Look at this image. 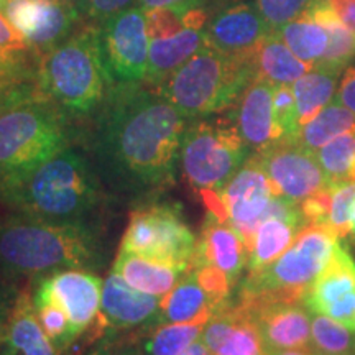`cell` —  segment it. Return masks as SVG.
<instances>
[{"label": "cell", "instance_id": "cell-2", "mask_svg": "<svg viewBox=\"0 0 355 355\" xmlns=\"http://www.w3.org/2000/svg\"><path fill=\"white\" fill-rule=\"evenodd\" d=\"M99 235L91 222L44 220L15 212L0 219V275L6 279L99 268Z\"/></svg>", "mask_w": 355, "mask_h": 355}, {"label": "cell", "instance_id": "cell-28", "mask_svg": "<svg viewBox=\"0 0 355 355\" xmlns=\"http://www.w3.org/2000/svg\"><path fill=\"white\" fill-rule=\"evenodd\" d=\"M277 32L283 42L288 44V48L309 66L321 63L327 46H329L327 30L314 19V15L308 8Z\"/></svg>", "mask_w": 355, "mask_h": 355}, {"label": "cell", "instance_id": "cell-30", "mask_svg": "<svg viewBox=\"0 0 355 355\" xmlns=\"http://www.w3.org/2000/svg\"><path fill=\"white\" fill-rule=\"evenodd\" d=\"M352 130H355V114L334 97L313 121L300 128L296 141L316 153L336 137Z\"/></svg>", "mask_w": 355, "mask_h": 355}, {"label": "cell", "instance_id": "cell-41", "mask_svg": "<svg viewBox=\"0 0 355 355\" xmlns=\"http://www.w3.org/2000/svg\"><path fill=\"white\" fill-rule=\"evenodd\" d=\"M74 2L83 19L101 24L115 13L132 7L135 0H74Z\"/></svg>", "mask_w": 355, "mask_h": 355}, {"label": "cell", "instance_id": "cell-4", "mask_svg": "<svg viewBox=\"0 0 355 355\" xmlns=\"http://www.w3.org/2000/svg\"><path fill=\"white\" fill-rule=\"evenodd\" d=\"M255 78L254 58L232 56L204 44L155 91L194 121L232 107Z\"/></svg>", "mask_w": 355, "mask_h": 355}, {"label": "cell", "instance_id": "cell-27", "mask_svg": "<svg viewBox=\"0 0 355 355\" xmlns=\"http://www.w3.org/2000/svg\"><path fill=\"white\" fill-rule=\"evenodd\" d=\"M303 229V225L282 217H266L257 229L254 242L248 248V273L260 272L279 259L293 245Z\"/></svg>", "mask_w": 355, "mask_h": 355}, {"label": "cell", "instance_id": "cell-14", "mask_svg": "<svg viewBox=\"0 0 355 355\" xmlns=\"http://www.w3.org/2000/svg\"><path fill=\"white\" fill-rule=\"evenodd\" d=\"M303 303L313 314H322L355 331V261L347 248H336L329 263L304 293Z\"/></svg>", "mask_w": 355, "mask_h": 355}, {"label": "cell", "instance_id": "cell-37", "mask_svg": "<svg viewBox=\"0 0 355 355\" xmlns=\"http://www.w3.org/2000/svg\"><path fill=\"white\" fill-rule=\"evenodd\" d=\"M48 99L37 78H0V114L26 102Z\"/></svg>", "mask_w": 355, "mask_h": 355}, {"label": "cell", "instance_id": "cell-42", "mask_svg": "<svg viewBox=\"0 0 355 355\" xmlns=\"http://www.w3.org/2000/svg\"><path fill=\"white\" fill-rule=\"evenodd\" d=\"M331 204V186L327 189L319 191L300 204L301 214H303L306 224H316L326 227L327 216H329Z\"/></svg>", "mask_w": 355, "mask_h": 355}, {"label": "cell", "instance_id": "cell-52", "mask_svg": "<svg viewBox=\"0 0 355 355\" xmlns=\"http://www.w3.org/2000/svg\"><path fill=\"white\" fill-rule=\"evenodd\" d=\"M115 355H140V354H139V352H135V350H125V352L115 354Z\"/></svg>", "mask_w": 355, "mask_h": 355}, {"label": "cell", "instance_id": "cell-47", "mask_svg": "<svg viewBox=\"0 0 355 355\" xmlns=\"http://www.w3.org/2000/svg\"><path fill=\"white\" fill-rule=\"evenodd\" d=\"M340 20L355 33V0H329Z\"/></svg>", "mask_w": 355, "mask_h": 355}, {"label": "cell", "instance_id": "cell-25", "mask_svg": "<svg viewBox=\"0 0 355 355\" xmlns=\"http://www.w3.org/2000/svg\"><path fill=\"white\" fill-rule=\"evenodd\" d=\"M216 306L202 286L199 285L194 273L186 272L183 279L163 296L159 316L157 321L165 322H196L209 321Z\"/></svg>", "mask_w": 355, "mask_h": 355}, {"label": "cell", "instance_id": "cell-34", "mask_svg": "<svg viewBox=\"0 0 355 355\" xmlns=\"http://www.w3.org/2000/svg\"><path fill=\"white\" fill-rule=\"evenodd\" d=\"M311 347L318 355H355V331L322 314H313Z\"/></svg>", "mask_w": 355, "mask_h": 355}, {"label": "cell", "instance_id": "cell-18", "mask_svg": "<svg viewBox=\"0 0 355 355\" xmlns=\"http://www.w3.org/2000/svg\"><path fill=\"white\" fill-rule=\"evenodd\" d=\"M273 91L272 83L255 78L237 101L232 114L239 133L252 153L263 152L285 140L275 117Z\"/></svg>", "mask_w": 355, "mask_h": 355}, {"label": "cell", "instance_id": "cell-1", "mask_svg": "<svg viewBox=\"0 0 355 355\" xmlns=\"http://www.w3.org/2000/svg\"><path fill=\"white\" fill-rule=\"evenodd\" d=\"M188 119L152 87L114 86L99 109L94 144L102 183L132 201H152L176 183Z\"/></svg>", "mask_w": 355, "mask_h": 355}, {"label": "cell", "instance_id": "cell-51", "mask_svg": "<svg viewBox=\"0 0 355 355\" xmlns=\"http://www.w3.org/2000/svg\"><path fill=\"white\" fill-rule=\"evenodd\" d=\"M86 355H110V347L107 344H101L99 347L91 350V352H87Z\"/></svg>", "mask_w": 355, "mask_h": 355}, {"label": "cell", "instance_id": "cell-9", "mask_svg": "<svg viewBox=\"0 0 355 355\" xmlns=\"http://www.w3.org/2000/svg\"><path fill=\"white\" fill-rule=\"evenodd\" d=\"M196 235L178 204L145 201L132 211L121 250L173 265L189 272Z\"/></svg>", "mask_w": 355, "mask_h": 355}, {"label": "cell", "instance_id": "cell-8", "mask_svg": "<svg viewBox=\"0 0 355 355\" xmlns=\"http://www.w3.org/2000/svg\"><path fill=\"white\" fill-rule=\"evenodd\" d=\"M252 152L232 117L194 119L184 128L180 166L184 183L196 193H219Z\"/></svg>", "mask_w": 355, "mask_h": 355}, {"label": "cell", "instance_id": "cell-3", "mask_svg": "<svg viewBox=\"0 0 355 355\" xmlns=\"http://www.w3.org/2000/svg\"><path fill=\"white\" fill-rule=\"evenodd\" d=\"M102 180L83 155L66 148L28 175L0 181V202L44 220H87L105 201Z\"/></svg>", "mask_w": 355, "mask_h": 355}, {"label": "cell", "instance_id": "cell-31", "mask_svg": "<svg viewBox=\"0 0 355 355\" xmlns=\"http://www.w3.org/2000/svg\"><path fill=\"white\" fill-rule=\"evenodd\" d=\"M32 296L37 318L42 324L44 334L48 336V339L51 340L55 349L61 355V352H64L66 349H69L71 345L76 343V337L71 331L68 314L50 293L44 291L43 288L33 285Z\"/></svg>", "mask_w": 355, "mask_h": 355}, {"label": "cell", "instance_id": "cell-23", "mask_svg": "<svg viewBox=\"0 0 355 355\" xmlns=\"http://www.w3.org/2000/svg\"><path fill=\"white\" fill-rule=\"evenodd\" d=\"M117 272L128 285L155 296H166L183 277V270L146 257L119 250L114 263Z\"/></svg>", "mask_w": 355, "mask_h": 355}, {"label": "cell", "instance_id": "cell-29", "mask_svg": "<svg viewBox=\"0 0 355 355\" xmlns=\"http://www.w3.org/2000/svg\"><path fill=\"white\" fill-rule=\"evenodd\" d=\"M308 10L329 35V46L319 64L345 69L355 58V33L340 20L329 0H313Z\"/></svg>", "mask_w": 355, "mask_h": 355}, {"label": "cell", "instance_id": "cell-45", "mask_svg": "<svg viewBox=\"0 0 355 355\" xmlns=\"http://www.w3.org/2000/svg\"><path fill=\"white\" fill-rule=\"evenodd\" d=\"M204 0H139L141 8H176V10H189L201 7Z\"/></svg>", "mask_w": 355, "mask_h": 355}, {"label": "cell", "instance_id": "cell-12", "mask_svg": "<svg viewBox=\"0 0 355 355\" xmlns=\"http://www.w3.org/2000/svg\"><path fill=\"white\" fill-rule=\"evenodd\" d=\"M279 196L301 204L319 191L332 186L319 165L316 153L298 141L283 140L263 152L254 153Z\"/></svg>", "mask_w": 355, "mask_h": 355}, {"label": "cell", "instance_id": "cell-16", "mask_svg": "<svg viewBox=\"0 0 355 355\" xmlns=\"http://www.w3.org/2000/svg\"><path fill=\"white\" fill-rule=\"evenodd\" d=\"M272 30L254 3H234L220 10L206 26V44L232 56L254 58Z\"/></svg>", "mask_w": 355, "mask_h": 355}, {"label": "cell", "instance_id": "cell-39", "mask_svg": "<svg viewBox=\"0 0 355 355\" xmlns=\"http://www.w3.org/2000/svg\"><path fill=\"white\" fill-rule=\"evenodd\" d=\"M313 0H255L270 30H279L290 24L296 17H300L308 8Z\"/></svg>", "mask_w": 355, "mask_h": 355}, {"label": "cell", "instance_id": "cell-13", "mask_svg": "<svg viewBox=\"0 0 355 355\" xmlns=\"http://www.w3.org/2000/svg\"><path fill=\"white\" fill-rule=\"evenodd\" d=\"M0 10L43 53L68 38L81 17L74 0H0Z\"/></svg>", "mask_w": 355, "mask_h": 355}, {"label": "cell", "instance_id": "cell-15", "mask_svg": "<svg viewBox=\"0 0 355 355\" xmlns=\"http://www.w3.org/2000/svg\"><path fill=\"white\" fill-rule=\"evenodd\" d=\"M33 285L50 293L69 318L76 340L81 337L101 311L102 282L89 270H60L37 278Z\"/></svg>", "mask_w": 355, "mask_h": 355}, {"label": "cell", "instance_id": "cell-21", "mask_svg": "<svg viewBox=\"0 0 355 355\" xmlns=\"http://www.w3.org/2000/svg\"><path fill=\"white\" fill-rule=\"evenodd\" d=\"M247 261L248 250L241 234L227 220H222L207 211L201 235L196 241L191 268L201 265L216 266L227 275L229 282L235 286L247 268Z\"/></svg>", "mask_w": 355, "mask_h": 355}, {"label": "cell", "instance_id": "cell-32", "mask_svg": "<svg viewBox=\"0 0 355 355\" xmlns=\"http://www.w3.org/2000/svg\"><path fill=\"white\" fill-rule=\"evenodd\" d=\"M207 321L165 322L145 340V355H181L202 336Z\"/></svg>", "mask_w": 355, "mask_h": 355}, {"label": "cell", "instance_id": "cell-35", "mask_svg": "<svg viewBox=\"0 0 355 355\" xmlns=\"http://www.w3.org/2000/svg\"><path fill=\"white\" fill-rule=\"evenodd\" d=\"M214 355H266L259 324L255 322L254 316L247 308H243L242 318L232 327V331L229 332V336L225 337Z\"/></svg>", "mask_w": 355, "mask_h": 355}, {"label": "cell", "instance_id": "cell-26", "mask_svg": "<svg viewBox=\"0 0 355 355\" xmlns=\"http://www.w3.org/2000/svg\"><path fill=\"white\" fill-rule=\"evenodd\" d=\"M344 69L331 66H313L304 76L293 83L296 109H298L300 127L313 121L321 110L336 97L337 83L340 81Z\"/></svg>", "mask_w": 355, "mask_h": 355}, {"label": "cell", "instance_id": "cell-5", "mask_svg": "<svg viewBox=\"0 0 355 355\" xmlns=\"http://www.w3.org/2000/svg\"><path fill=\"white\" fill-rule=\"evenodd\" d=\"M37 81L43 94L66 114L86 117L99 110L114 84L102 63L96 26L69 35L44 51Z\"/></svg>", "mask_w": 355, "mask_h": 355}, {"label": "cell", "instance_id": "cell-44", "mask_svg": "<svg viewBox=\"0 0 355 355\" xmlns=\"http://www.w3.org/2000/svg\"><path fill=\"white\" fill-rule=\"evenodd\" d=\"M17 295L19 293H15V288L12 285H8L7 282H0V337H2L3 327H6L7 318L10 314L12 304L15 301Z\"/></svg>", "mask_w": 355, "mask_h": 355}, {"label": "cell", "instance_id": "cell-19", "mask_svg": "<svg viewBox=\"0 0 355 355\" xmlns=\"http://www.w3.org/2000/svg\"><path fill=\"white\" fill-rule=\"evenodd\" d=\"M162 296L148 295L128 285L117 272H110L102 285L101 322L114 331H127L158 319Z\"/></svg>", "mask_w": 355, "mask_h": 355}, {"label": "cell", "instance_id": "cell-10", "mask_svg": "<svg viewBox=\"0 0 355 355\" xmlns=\"http://www.w3.org/2000/svg\"><path fill=\"white\" fill-rule=\"evenodd\" d=\"M96 28L102 63L114 86L144 83L150 50L145 8L128 7L101 21Z\"/></svg>", "mask_w": 355, "mask_h": 355}, {"label": "cell", "instance_id": "cell-48", "mask_svg": "<svg viewBox=\"0 0 355 355\" xmlns=\"http://www.w3.org/2000/svg\"><path fill=\"white\" fill-rule=\"evenodd\" d=\"M181 355H212V352L209 350V347L204 344V340L201 339V337H199L196 343L191 344L189 347L186 349Z\"/></svg>", "mask_w": 355, "mask_h": 355}, {"label": "cell", "instance_id": "cell-17", "mask_svg": "<svg viewBox=\"0 0 355 355\" xmlns=\"http://www.w3.org/2000/svg\"><path fill=\"white\" fill-rule=\"evenodd\" d=\"M207 13L202 7L188 10V20L180 32L168 37L150 38L148 69H146V87H158L168 76L183 66L206 44Z\"/></svg>", "mask_w": 355, "mask_h": 355}, {"label": "cell", "instance_id": "cell-33", "mask_svg": "<svg viewBox=\"0 0 355 355\" xmlns=\"http://www.w3.org/2000/svg\"><path fill=\"white\" fill-rule=\"evenodd\" d=\"M319 165L331 183H355V130L336 137L316 152Z\"/></svg>", "mask_w": 355, "mask_h": 355}, {"label": "cell", "instance_id": "cell-20", "mask_svg": "<svg viewBox=\"0 0 355 355\" xmlns=\"http://www.w3.org/2000/svg\"><path fill=\"white\" fill-rule=\"evenodd\" d=\"M248 311L259 324L266 355L278 350L311 347L313 313L303 301H277Z\"/></svg>", "mask_w": 355, "mask_h": 355}, {"label": "cell", "instance_id": "cell-7", "mask_svg": "<svg viewBox=\"0 0 355 355\" xmlns=\"http://www.w3.org/2000/svg\"><path fill=\"white\" fill-rule=\"evenodd\" d=\"M69 145L64 110L50 99L0 114V181L28 175Z\"/></svg>", "mask_w": 355, "mask_h": 355}, {"label": "cell", "instance_id": "cell-38", "mask_svg": "<svg viewBox=\"0 0 355 355\" xmlns=\"http://www.w3.org/2000/svg\"><path fill=\"white\" fill-rule=\"evenodd\" d=\"M273 109L275 117L279 128H282L285 140L296 141L300 133V122H298V109H296L295 92L291 86H275L273 91Z\"/></svg>", "mask_w": 355, "mask_h": 355}, {"label": "cell", "instance_id": "cell-46", "mask_svg": "<svg viewBox=\"0 0 355 355\" xmlns=\"http://www.w3.org/2000/svg\"><path fill=\"white\" fill-rule=\"evenodd\" d=\"M0 78H32L26 71L24 60H15L0 53Z\"/></svg>", "mask_w": 355, "mask_h": 355}, {"label": "cell", "instance_id": "cell-11", "mask_svg": "<svg viewBox=\"0 0 355 355\" xmlns=\"http://www.w3.org/2000/svg\"><path fill=\"white\" fill-rule=\"evenodd\" d=\"M279 196L263 166L254 153L217 193L222 219L241 234L247 250L254 242L259 225L268 217L273 199Z\"/></svg>", "mask_w": 355, "mask_h": 355}, {"label": "cell", "instance_id": "cell-49", "mask_svg": "<svg viewBox=\"0 0 355 355\" xmlns=\"http://www.w3.org/2000/svg\"><path fill=\"white\" fill-rule=\"evenodd\" d=\"M268 355H318L316 350L313 347H303V349H286L278 350V352H272Z\"/></svg>", "mask_w": 355, "mask_h": 355}, {"label": "cell", "instance_id": "cell-24", "mask_svg": "<svg viewBox=\"0 0 355 355\" xmlns=\"http://www.w3.org/2000/svg\"><path fill=\"white\" fill-rule=\"evenodd\" d=\"M254 63L257 78L265 79L273 86H291L313 68L288 48L277 30H272L259 44L254 55Z\"/></svg>", "mask_w": 355, "mask_h": 355}, {"label": "cell", "instance_id": "cell-36", "mask_svg": "<svg viewBox=\"0 0 355 355\" xmlns=\"http://www.w3.org/2000/svg\"><path fill=\"white\" fill-rule=\"evenodd\" d=\"M354 198V181H344V183H334L331 186V204L326 227L340 241L349 237V209Z\"/></svg>", "mask_w": 355, "mask_h": 355}, {"label": "cell", "instance_id": "cell-6", "mask_svg": "<svg viewBox=\"0 0 355 355\" xmlns=\"http://www.w3.org/2000/svg\"><path fill=\"white\" fill-rule=\"evenodd\" d=\"M339 241L324 225H306L279 259L260 272L247 275L239 288L237 303L254 309L277 301H303L311 283L340 245Z\"/></svg>", "mask_w": 355, "mask_h": 355}, {"label": "cell", "instance_id": "cell-43", "mask_svg": "<svg viewBox=\"0 0 355 355\" xmlns=\"http://www.w3.org/2000/svg\"><path fill=\"white\" fill-rule=\"evenodd\" d=\"M336 99L355 114V66H347L340 76Z\"/></svg>", "mask_w": 355, "mask_h": 355}, {"label": "cell", "instance_id": "cell-40", "mask_svg": "<svg viewBox=\"0 0 355 355\" xmlns=\"http://www.w3.org/2000/svg\"><path fill=\"white\" fill-rule=\"evenodd\" d=\"M33 50L25 35L13 26L6 13L0 10V53L15 60H24L26 51Z\"/></svg>", "mask_w": 355, "mask_h": 355}, {"label": "cell", "instance_id": "cell-22", "mask_svg": "<svg viewBox=\"0 0 355 355\" xmlns=\"http://www.w3.org/2000/svg\"><path fill=\"white\" fill-rule=\"evenodd\" d=\"M0 355H60L38 321L30 290L19 291L13 301L0 337Z\"/></svg>", "mask_w": 355, "mask_h": 355}, {"label": "cell", "instance_id": "cell-50", "mask_svg": "<svg viewBox=\"0 0 355 355\" xmlns=\"http://www.w3.org/2000/svg\"><path fill=\"white\" fill-rule=\"evenodd\" d=\"M349 237L355 241V198L349 209Z\"/></svg>", "mask_w": 355, "mask_h": 355}]
</instances>
